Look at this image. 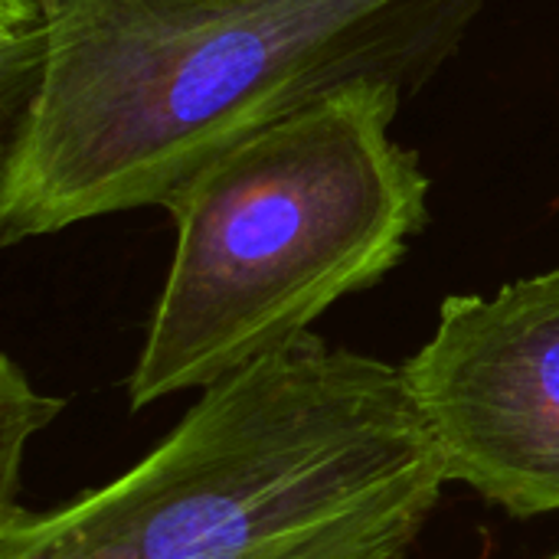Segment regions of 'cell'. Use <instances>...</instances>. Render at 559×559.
<instances>
[{
    "instance_id": "6da1fadb",
    "label": "cell",
    "mask_w": 559,
    "mask_h": 559,
    "mask_svg": "<svg viewBox=\"0 0 559 559\" xmlns=\"http://www.w3.org/2000/svg\"><path fill=\"white\" fill-rule=\"evenodd\" d=\"M488 0H43L3 111L0 239L167 203L203 164L350 85L419 92Z\"/></svg>"
},
{
    "instance_id": "7a4b0ae2",
    "label": "cell",
    "mask_w": 559,
    "mask_h": 559,
    "mask_svg": "<svg viewBox=\"0 0 559 559\" xmlns=\"http://www.w3.org/2000/svg\"><path fill=\"white\" fill-rule=\"evenodd\" d=\"M445 485L403 364L301 334L105 488L0 518V559H409Z\"/></svg>"
},
{
    "instance_id": "3957f363",
    "label": "cell",
    "mask_w": 559,
    "mask_h": 559,
    "mask_svg": "<svg viewBox=\"0 0 559 559\" xmlns=\"http://www.w3.org/2000/svg\"><path fill=\"white\" fill-rule=\"evenodd\" d=\"M403 95L386 82L328 95L167 197L177 242L128 377L131 409L206 390L311 334L403 262L429 219V177L390 134Z\"/></svg>"
},
{
    "instance_id": "277c9868",
    "label": "cell",
    "mask_w": 559,
    "mask_h": 559,
    "mask_svg": "<svg viewBox=\"0 0 559 559\" xmlns=\"http://www.w3.org/2000/svg\"><path fill=\"white\" fill-rule=\"evenodd\" d=\"M403 370L449 485L511 518L559 514V269L445 298Z\"/></svg>"
},
{
    "instance_id": "5b68a950",
    "label": "cell",
    "mask_w": 559,
    "mask_h": 559,
    "mask_svg": "<svg viewBox=\"0 0 559 559\" xmlns=\"http://www.w3.org/2000/svg\"><path fill=\"white\" fill-rule=\"evenodd\" d=\"M62 409V400L43 396L33 390L26 373L3 357L0 360V518L20 511V468L26 442L43 432Z\"/></svg>"
},
{
    "instance_id": "8992f818",
    "label": "cell",
    "mask_w": 559,
    "mask_h": 559,
    "mask_svg": "<svg viewBox=\"0 0 559 559\" xmlns=\"http://www.w3.org/2000/svg\"><path fill=\"white\" fill-rule=\"evenodd\" d=\"M554 559H559V554H557V557H554Z\"/></svg>"
}]
</instances>
